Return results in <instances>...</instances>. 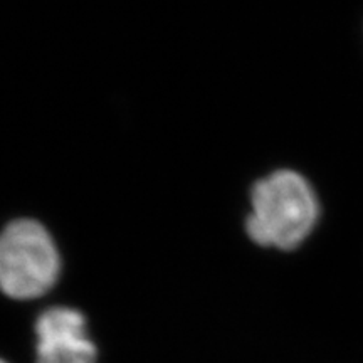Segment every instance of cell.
I'll use <instances>...</instances> for the list:
<instances>
[{"label":"cell","mask_w":363,"mask_h":363,"mask_svg":"<svg viewBox=\"0 0 363 363\" xmlns=\"http://www.w3.org/2000/svg\"><path fill=\"white\" fill-rule=\"evenodd\" d=\"M61 274V254L39 222L19 219L0 233V293L16 301L48 294Z\"/></svg>","instance_id":"2"},{"label":"cell","mask_w":363,"mask_h":363,"mask_svg":"<svg viewBox=\"0 0 363 363\" xmlns=\"http://www.w3.org/2000/svg\"><path fill=\"white\" fill-rule=\"evenodd\" d=\"M247 235L262 247L293 251L308 239L320 219V201L305 177L279 170L254 185Z\"/></svg>","instance_id":"1"},{"label":"cell","mask_w":363,"mask_h":363,"mask_svg":"<svg viewBox=\"0 0 363 363\" xmlns=\"http://www.w3.org/2000/svg\"><path fill=\"white\" fill-rule=\"evenodd\" d=\"M34 363H99L88 318L78 308L51 306L34 321Z\"/></svg>","instance_id":"3"},{"label":"cell","mask_w":363,"mask_h":363,"mask_svg":"<svg viewBox=\"0 0 363 363\" xmlns=\"http://www.w3.org/2000/svg\"><path fill=\"white\" fill-rule=\"evenodd\" d=\"M0 363H9L7 360H4V358H0Z\"/></svg>","instance_id":"4"}]
</instances>
